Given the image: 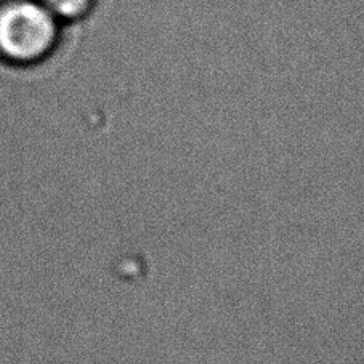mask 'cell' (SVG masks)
Listing matches in <instances>:
<instances>
[{"mask_svg":"<svg viewBox=\"0 0 364 364\" xmlns=\"http://www.w3.org/2000/svg\"><path fill=\"white\" fill-rule=\"evenodd\" d=\"M61 33L63 24L41 0H0V63L39 65L58 48Z\"/></svg>","mask_w":364,"mask_h":364,"instance_id":"1","label":"cell"},{"mask_svg":"<svg viewBox=\"0 0 364 364\" xmlns=\"http://www.w3.org/2000/svg\"><path fill=\"white\" fill-rule=\"evenodd\" d=\"M41 2L65 26L90 18L97 10L100 0H41Z\"/></svg>","mask_w":364,"mask_h":364,"instance_id":"2","label":"cell"}]
</instances>
